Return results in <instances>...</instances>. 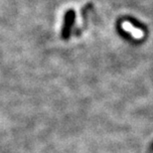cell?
Masks as SVG:
<instances>
[{
    "instance_id": "cell-1",
    "label": "cell",
    "mask_w": 153,
    "mask_h": 153,
    "mask_svg": "<svg viewBox=\"0 0 153 153\" xmlns=\"http://www.w3.org/2000/svg\"><path fill=\"white\" fill-rule=\"evenodd\" d=\"M122 28H123L127 33H130V34L132 35L135 39L142 38L143 33H142L141 30L137 29V28H135V27H133L132 24H130L129 22H127V21H125V22L122 23Z\"/></svg>"
}]
</instances>
